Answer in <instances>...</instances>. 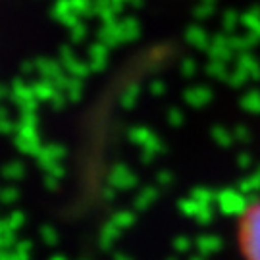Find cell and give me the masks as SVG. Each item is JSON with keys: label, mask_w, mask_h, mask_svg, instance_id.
Returning <instances> with one entry per match:
<instances>
[{"label": "cell", "mask_w": 260, "mask_h": 260, "mask_svg": "<svg viewBox=\"0 0 260 260\" xmlns=\"http://www.w3.org/2000/svg\"><path fill=\"white\" fill-rule=\"evenodd\" d=\"M237 243L245 260H260V201L251 203L237 222Z\"/></svg>", "instance_id": "1"}]
</instances>
